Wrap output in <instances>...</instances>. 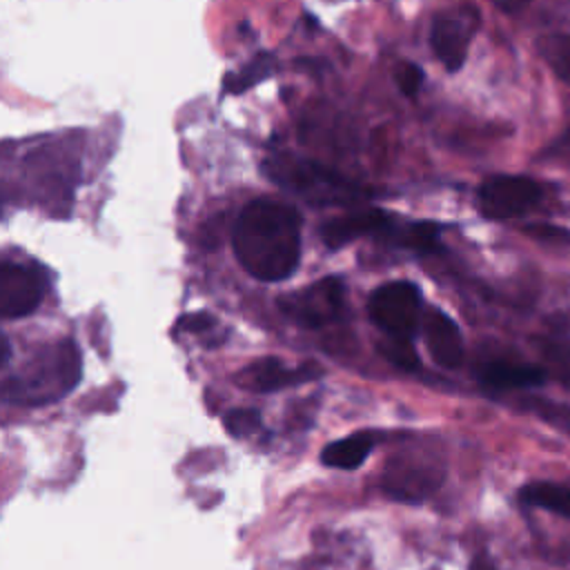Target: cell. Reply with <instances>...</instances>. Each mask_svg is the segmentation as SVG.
Listing matches in <instances>:
<instances>
[{"label":"cell","instance_id":"obj_26","mask_svg":"<svg viewBox=\"0 0 570 570\" xmlns=\"http://www.w3.org/2000/svg\"><path fill=\"white\" fill-rule=\"evenodd\" d=\"M472 570H494V568H492V563H490L488 559H476L474 566H472Z\"/></svg>","mask_w":570,"mask_h":570},{"label":"cell","instance_id":"obj_7","mask_svg":"<svg viewBox=\"0 0 570 570\" xmlns=\"http://www.w3.org/2000/svg\"><path fill=\"white\" fill-rule=\"evenodd\" d=\"M47 292L45 276L31 267L4 261L0 267V314L22 318L38 309Z\"/></svg>","mask_w":570,"mask_h":570},{"label":"cell","instance_id":"obj_8","mask_svg":"<svg viewBox=\"0 0 570 570\" xmlns=\"http://www.w3.org/2000/svg\"><path fill=\"white\" fill-rule=\"evenodd\" d=\"M321 374V370L314 363L305 365H287L281 358H258L249 365H245L234 379L236 385L249 392H276L283 387H292L305 381H312Z\"/></svg>","mask_w":570,"mask_h":570},{"label":"cell","instance_id":"obj_18","mask_svg":"<svg viewBox=\"0 0 570 570\" xmlns=\"http://www.w3.org/2000/svg\"><path fill=\"white\" fill-rule=\"evenodd\" d=\"M541 53L552 71L570 85V33H552L541 42Z\"/></svg>","mask_w":570,"mask_h":570},{"label":"cell","instance_id":"obj_23","mask_svg":"<svg viewBox=\"0 0 570 570\" xmlns=\"http://www.w3.org/2000/svg\"><path fill=\"white\" fill-rule=\"evenodd\" d=\"M525 232L546 243H570V232L563 227H557V225L539 223V225H530Z\"/></svg>","mask_w":570,"mask_h":570},{"label":"cell","instance_id":"obj_15","mask_svg":"<svg viewBox=\"0 0 570 570\" xmlns=\"http://www.w3.org/2000/svg\"><path fill=\"white\" fill-rule=\"evenodd\" d=\"M385 234H390L396 245H403L407 249L428 254V252L439 249L441 227L432 220H416V223H410L405 227H394V223H392V227Z\"/></svg>","mask_w":570,"mask_h":570},{"label":"cell","instance_id":"obj_3","mask_svg":"<svg viewBox=\"0 0 570 570\" xmlns=\"http://www.w3.org/2000/svg\"><path fill=\"white\" fill-rule=\"evenodd\" d=\"M263 169L276 185L316 207H350L370 196L367 189L338 171L292 154L269 156Z\"/></svg>","mask_w":570,"mask_h":570},{"label":"cell","instance_id":"obj_24","mask_svg":"<svg viewBox=\"0 0 570 570\" xmlns=\"http://www.w3.org/2000/svg\"><path fill=\"white\" fill-rule=\"evenodd\" d=\"M214 325H216V321H214L209 314H205V312L187 314V316H183V318L176 323V327H178L180 332H207V330H212Z\"/></svg>","mask_w":570,"mask_h":570},{"label":"cell","instance_id":"obj_10","mask_svg":"<svg viewBox=\"0 0 570 570\" xmlns=\"http://www.w3.org/2000/svg\"><path fill=\"white\" fill-rule=\"evenodd\" d=\"M392 227V218L381 212V209H363V212H352L341 218L330 220L321 234L327 247L336 249L347 243H352L358 236L367 234H385Z\"/></svg>","mask_w":570,"mask_h":570},{"label":"cell","instance_id":"obj_6","mask_svg":"<svg viewBox=\"0 0 570 570\" xmlns=\"http://www.w3.org/2000/svg\"><path fill=\"white\" fill-rule=\"evenodd\" d=\"M541 198V187L525 176H492L479 187V209L483 216L505 220L525 214Z\"/></svg>","mask_w":570,"mask_h":570},{"label":"cell","instance_id":"obj_9","mask_svg":"<svg viewBox=\"0 0 570 570\" xmlns=\"http://www.w3.org/2000/svg\"><path fill=\"white\" fill-rule=\"evenodd\" d=\"M421 325L432 358L443 367H456L463 358V338L456 323L443 309L430 307Z\"/></svg>","mask_w":570,"mask_h":570},{"label":"cell","instance_id":"obj_21","mask_svg":"<svg viewBox=\"0 0 570 570\" xmlns=\"http://www.w3.org/2000/svg\"><path fill=\"white\" fill-rule=\"evenodd\" d=\"M394 82L405 96H414L423 85V71L414 62H401L394 69Z\"/></svg>","mask_w":570,"mask_h":570},{"label":"cell","instance_id":"obj_22","mask_svg":"<svg viewBox=\"0 0 570 570\" xmlns=\"http://www.w3.org/2000/svg\"><path fill=\"white\" fill-rule=\"evenodd\" d=\"M385 356L396 363L399 367H405V370H414L419 365V358L412 350V343L410 341H403V338H392L385 347H383Z\"/></svg>","mask_w":570,"mask_h":570},{"label":"cell","instance_id":"obj_2","mask_svg":"<svg viewBox=\"0 0 570 570\" xmlns=\"http://www.w3.org/2000/svg\"><path fill=\"white\" fill-rule=\"evenodd\" d=\"M80 352L62 338L36 350L4 379L2 399L18 405H47L60 401L80 381Z\"/></svg>","mask_w":570,"mask_h":570},{"label":"cell","instance_id":"obj_4","mask_svg":"<svg viewBox=\"0 0 570 570\" xmlns=\"http://www.w3.org/2000/svg\"><path fill=\"white\" fill-rule=\"evenodd\" d=\"M370 318L390 336L410 341L421 321V296L416 285L407 281H392L376 287L370 296Z\"/></svg>","mask_w":570,"mask_h":570},{"label":"cell","instance_id":"obj_13","mask_svg":"<svg viewBox=\"0 0 570 570\" xmlns=\"http://www.w3.org/2000/svg\"><path fill=\"white\" fill-rule=\"evenodd\" d=\"M479 379L499 390H517V387H530L546 381V370L534 365H521V363H508V361H492L485 363L479 372Z\"/></svg>","mask_w":570,"mask_h":570},{"label":"cell","instance_id":"obj_14","mask_svg":"<svg viewBox=\"0 0 570 570\" xmlns=\"http://www.w3.org/2000/svg\"><path fill=\"white\" fill-rule=\"evenodd\" d=\"M372 443L374 441L367 434H350L347 439L332 441L330 445H325L321 452V461L330 468L354 470L367 459Z\"/></svg>","mask_w":570,"mask_h":570},{"label":"cell","instance_id":"obj_11","mask_svg":"<svg viewBox=\"0 0 570 570\" xmlns=\"http://www.w3.org/2000/svg\"><path fill=\"white\" fill-rule=\"evenodd\" d=\"M470 29L461 18L439 16L430 29V45L448 71H459L468 56Z\"/></svg>","mask_w":570,"mask_h":570},{"label":"cell","instance_id":"obj_25","mask_svg":"<svg viewBox=\"0 0 570 570\" xmlns=\"http://www.w3.org/2000/svg\"><path fill=\"white\" fill-rule=\"evenodd\" d=\"M554 149H559L561 154H570V127H568L566 134L554 142Z\"/></svg>","mask_w":570,"mask_h":570},{"label":"cell","instance_id":"obj_5","mask_svg":"<svg viewBox=\"0 0 570 570\" xmlns=\"http://www.w3.org/2000/svg\"><path fill=\"white\" fill-rule=\"evenodd\" d=\"M343 294V281L338 276H325L283 296L278 305L292 321L305 327H323L341 316Z\"/></svg>","mask_w":570,"mask_h":570},{"label":"cell","instance_id":"obj_12","mask_svg":"<svg viewBox=\"0 0 570 570\" xmlns=\"http://www.w3.org/2000/svg\"><path fill=\"white\" fill-rule=\"evenodd\" d=\"M439 481H432V472L430 468L423 465H414V463H405V465H392L385 474L383 488L387 494L403 499V501H419L423 499L428 492H432V488Z\"/></svg>","mask_w":570,"mask_h":570},{"label":"cell","instance_id":"obj_20","mask_svg":"<svg viewBox=\"0 0 570 570\" xmlns=\"http://www.w3.org/2000/svg\"><path fill=\"white\" fill-rule=\"evenodd\" d=\"M546 361L552 370V376L561 379L563 383H570V343L557 341L546 347Z\"/></svg>","mask_w":570,"mask_h":570},{"label":"cell","instance_id":"obj_17","mask_svg":"<svg viewBox=\"0 0 570 570\" xmlns=\"http://www.w3.org/2000/svg\"><path fill=\"white\" fill-rule=\"evenodd\" d=\"M274 67H276L274 56L263 51L249 65H245L236 76H227L223 87H225L227 94H243L249 87H254V85L263 82L265 78H269L274 73Z\"/></svg>","mask_w":570,"mask_h":570},{"label":"cell","instance_id":"obj_19","mask_svg":"<svg viewBox=\"0 0 570 570\" xmlns=\"http://www.w3.org/2000/svg\"><path fill=\"white\" fill-rule=\"evenodd\" d=\"M223 425L232 436H249L261 428V414L252 407H238L225 414Z\"/></svg>","mask_w":570,"mask_h":570},{"label":"cell","instance_id":"obj_16","mask_svg":"<svg viewBox=\"0 0 570 570\" xmlns=\"http://www.w3.org/2000/svg\"><path fill=\"white\" fill-rule=\"evenodd\" d=\"M525 503L570 519V488L559 483H530L521 490Z\"/></svg>","mask_w":570,"mask_h":570},{"label":"cell","instance_id":"obj_1","mask_svg":"<svg viewBox=\"0 0 570 570\" xmlns=\"http://www.w3.org/2000/svg\"><path fill=\"white\" fill-rule=\"evenodd\" d=\"M232 243L249 276L265 283L285 281L301 261V216L292 205L256 198L238 214Z\"/></svg>","mask_w":570,"mask_h":570}]
</instances>
